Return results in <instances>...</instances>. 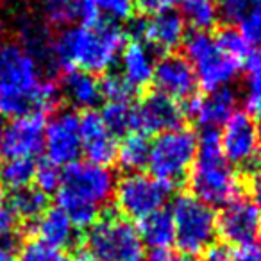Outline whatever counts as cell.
Wrapping results in <instances>:
<instances>
[{"label": "cell", "instance_id": "cell-45", "mask_svg": "<svg viewBox=\"0 0 261 261\" xmlns=\"http://www.w3.org/2000/svg\"><path fill=\"white\" fill-rule=\"evenodd\" d=\"M0 45H2V31H0Z\"/></svg>", "mask_w": 261, "mask_h": 261}, {"label": "cell", "instance_id": "cell-46", "mask_svg": "<svg viewBox=\"0 0 261 261\" xmlns=\"http://www.w3.org/2000/svg\"><path fill=\"white\" fill-rule=\"evenodd\" d=\"M0 197H2V185H0Z\"/></svg>", "mask_w": 261, "mask_h": 261}, {"label": "cell", "instance_id": "cell-32", "mask_svg": "<svg viewBox=\"0 0 261 261\" xmlns=\"http://www.w3.org/2000/svg\"><path fill=\"white\" fill-rule=\"evenodd\" d=\"M18 261H68L65 250L50 247L40 240H29L18 250Z\"/></svg>", "mask_w": 261, "mask_h": 261}, {"label": "cell", "instance_id": "cell-17", "mask_svg": "<svg viewBox=\"0 0 261 261\" xmlns=\"http://www.w3.org/2000/svg\"><path fill=\"white\" fill-rule=\"evenodd\" d=\"M138 34L147 47L172 54L186 40V22L174 9L149 15L138 25Z\"/></svg>", "mask_w": 261, "mask_h": 261}, {"label": "cell", "instance_id": "cell-1", "mask_svg": "<svg viewBox=\"0 0 261 261\" xmlns=\"http://www.w3.org/2000/svg\"><path fill=\"white\" fill-rule=\"evenodd\" d=\"M58 84L41 75L40 59L23 45H0V116L43 115L59 100Z\"/></svg>", "mask_w": 261, "mask_h": 261}, {"label": "cell", "instance_id": "cell-18", "mask_svg": "<svg viewBox=\"0 0 261 261\" xmlns=\"http://www.w3.org/2000/svg\"><path fill=\"white\" fill-rule=\"evenodd\" d=\"M238 97L231 88L206 91L186 102V115L204 130H215L222 127L236 113Z\"/></svg>", "mask_w": 261, "mask_h": 261}, {"label": "cell", "instance_id": "cell-35", "mask_svg": "<svg viewBox=\"0 0 261 261\" xmlns=\"http://www.w3.org/2000/svg\"><path fill=\"white\" fill-rule=\"evenodd\" d=\"M100 95L106 102H125L133 98L135 91L127 86L118 73H108L100 81Z\"/></svg>", "mask_w": 261, "mask_h": 261}, {"label": "cell", "instance_id": "cell-30", "mask_svg": "<svg viewBox=\"0 0 261 261\" xmlns=\"http://www.w3.org/2000/svg\"><path fill=\"white\" fill-rule=\"evenodd\" d=\"M100 116L116 136L135 130V106L130 104V100L106 102Z\"/></svg>", "mask_w": 261, "mask_h": 261}, {"label": "cell", "instance_id": "cell-20", "mask_svg": "<svg viewBox=\"0 0 261 261\" xmlns=\"http://www.w3.org/2000/svg\"><path fill=\"white\" fill-rule=\"evenodd\" d=\"M218 13L243 34L250 47L261 48V0H217Z\"/></svg>", "mask_w": 261, "mask_h": 261}, {"label": "cell", "instance_id": "cell-6", "mask_svg": "<svg viewBox=\"0 0 261 261\" xmlns=\"http://www.w3.org/2000/svg\"><path fill=\"white\" fill-rule=\"evenodd\" d=\"M197 143L199 138L195 133L185 129L182 125L158 135L150 143L149 161H147L150 175L167 182L172 188L181 185L185 179H188L192 165L195 161Z\"/></svg>", "mask_w": 261, "mask_h": 261}, {"label": "cell", "instance_id": "cell-11", "mask_svg": "<svg viewBox=\"0 0 261 261\" xmlns=\"http://www.w3.org/2000/svg\"><path fill=\"white\" fill-rule=\"evenodd\" d=\"M43 150L47 161L58 167H68L81 156L79 115L72 109L58 111L45 123Z\"/></svg>", "mask_w": 261, "mask_h": 261}, {"label": "cell", "instance_id": "cell-13", "mask_svg": "<svg viewBox=\"0 0 261 261\" xmlns=\"http://www.w3.org/2000/svg\"><path fill=\"white\" fill-rule=\"evenodd\" d=\"M45 140V120L43 115H23L13 118L6 123L4 138L0 154L4 158H18V160H34L43 152Z\"/></svg>", "mask_w": 261, "mask_h": 261}, {"label": "cell", "instance_id": "cell-23", "mask_svg": "<svg viewBox=\"0 0 261 261\" xmlns=\"http://www.w3.org/2000/svg\"><path fill=\"white\" fill-rule=\"evenodd\" d=\"M138 234L142 238L143 245L150 247L152 250L170 249L175 242L174 222L168 210H158L150 213L149 217L138 220Z\"/></svg>", "mask_w": 261, "mask_h": 261}, {"label": "cell", "instance_id": "cell-34", "mask_svg": "<svg viewBox=\"0 0 261 261\" xmlns=\"http://www.w3.org/2000/svg\"><path fill=\"white\" fill-rule=\"evenodd\" d=\"M61 167L50 163V161H41L34 168V188H38L40 192H43L45 195L48 193H56L61 182Z\"/></svg>", "mask_w": 261, "mask_h": 261}, {"label": "cell", "instance_id": "cell-38", "mask_svg": "<svg viewBox=\"0 0 261 261\" xmlns=\"http://www.w3.org/2000/svg\"><path fill=\"white\" fill-rule=\"evenodd\" d=\"M177 4H181V0H136V6L142 8L145 13H149V15L174 9V6Z\"/></svg>", "mask_w": 261, "mask_h": 261}, {"label": "cell", "instance_id": "cell-36", "mask_svg": "<svg viewBox=\"0 0 261 261\" xmlns=\"http://www.w3.org/2000/svg\"><path fill=\"white\" fill-rule=\"evenodd\" d=\"M18 224L20 220L11 206L0 202V240H13L18 231Z\"/></svg>", "mask_w": 261, "mask_h": 261}, {"label": "cell", "instance_id": "cell-10", "mask_svg": "<svg viewBox=\"0 0 261 261\" xmlns=\"http://www.w3.org/2000/svg\"><path fill=\"white\" fill-rule=\"evenodd\" d=\"M220 150L236 170H252L261 158L259 123L245 111H236L222 125L218 135Z\"/></svg>", "mask_w": 261, "mask_h": 261}, {"label": "cell", "instance_id": "cell-44", "mask_svg": "<svg viewBox=\"0 0 261 261\" xmlns=\"http://www.w3.org/2000/svg\"><path fill=\"white\" fill-rule=\"evenodd\" d=\"M4 130H6V122H4V118L0 116V147H2V138H4Z\"/></svg>", "mask_w": 261, "mask_h": 261}, {"label": "cell", "instance_id": "cell-42", "mask_svg": "<svg viewBox=\"0 0 261 261\" xmlns=\"http://www.w3.org/2000/svg\"><path fill=\"white\" fill-rule=\"evenodd\" d=\"M250 199H252L254 202L257 204V207H259V213H261V181H257L256 185H254L252 197H250Z\"/></svg>", "mask_w": 261, "mask_h": 261}, {"label": "cell", "instance_id": "cell-2", "mask_svg": "<svg viewBox=\"0 0 261 261\" xmlns=\"http://www.w3.org/2000/svg\"><path fill=\"white\" fill-rule=\"evenodd\" d=\"M125 43V33L118 23L95 20L68 25L50 38L45 58L63 72L81 70L97 75L116 65Z\"/></svg>", "mask_w": 261, "mask_h": 261}, {"label": "cell", "instance_id": "cell-31", "mask_svg": "<svg viewBox=\"0 0 261 261\" xmlns=\"http://www.w3.org/2000/svg\"><path fill=\"white\" fill-rule=\"evenodd\" d=\"M215 38H217L218 45L225 50V54H229L232 59H236V61L242 63V65H245L249 56L252 54V50H250L252 47L249 45V41H247L245 38H243V34L240 33L238 29H234V27L222 29L218 34H215Z\"/></svg>", "mask_w": 261, "mask_h": 261}, {"label": "cell", "instance_id": "cell-5", "mask_svg": "<svg viewBox=\"0 0 261 261\" xmlns=\"http://www.w3.org/2000/svg\"><path fill=\"white\" fill-rule=\"evenodd\" d=\"M175 245L185 256H199L211 249L218 236V224L215 207L193 197L182 193L172 204Z\"/></svg>", "mask_w": 261, "mask_h": 261}, {"label": "cell", "instance_id": "cell-39", "mask_svg": "<svg viewBox=\"0 0 261 261\" xmlns=\"http://www.w3.org/2000/svg\"><path fill=\"white\" fill-rule=\"evenodd\" d=\"M145 261H192V257L185 256L179 250L165 249V250H152L149 256H145Z\"/></svg>", "mask_w": 261, "mask_h": 261}, {"label": "cell", "instance_id": "cell-28", "mask_svg": "<svg viewBox=\"0 0 261 261\" xmlns=\"http://www.w3.org/2000/svg\"><path fill=\"white\" fill-rule=\"evenodd\" d=\"M34 168L36 163L33 160L4 158V161L0 163V185L11 192L27 188L34 181Z\"/></svg>", "mask_w": 261, "mask_h": 261}, {"label": "cell", "instance_id": "cell-26", "mask_svg": "<svg viewBox=\"0 0 261 261\" xmlns=\"http://www.w3.org/2000/svg\"><path fill=\"white\" fill-rule=\"evenodd\" d=\"M247 73L243 83V100L247 113L261 123V48L247 59Z\"/></svg>", "mask_w": 261, "mask_h": 261}, {"label": "cell", "instance_id": "cell-8", "mask_svg": "<svg viewBox=\"0 0 261 261\" xmlns=\"http://www.w3.org/2000/svg\"><path fill=\"white\" fill-rule=\"evenodd\" d=\"M88 252L100 261H145V245L138 229L122 215H104L90 227Z\"/></svg>", "mask_w": 261, "mask_h": 261}, {"label": "cell", "instance_id": "cell-14", "mask_svg": "<svg viewBox=\"0 0 261 261\" xmlns=\"http://www.w3.org/2000/svg\"><path fill=\"white\" fill-rule=\"evenodd\" d=\"M185 111L179 102L152 91L135 106V130L142 135H163L177 129L182 123Z\"/></svg>", "mask_w": 261, "mask_h": 261}, {"label": "cell", "instance_id": "cell-7", "mask_svg": "<svg viewBox=\"0 0 261 261\" xmlns=\"http://www.w3.org/2000/svg\"><path fill=\"white\" fill-rule=\"evenodd\" d=\"M185 58L195 73L197 84L206 91L227 88L242 70V63L225 54L211 33L195 31L185 40Z\"/></svg>", "mask_w": 261, "mask_h": 261}, {"label": "cell", "instance_id": "cell-4", "mask_svg": "<svg viewBox=\"0 0 261 261\" xmlns=\"http://www.w3.org/2000/svg\"><path fill=\"white\" fill-rule=\"evenodd\" d=\"M197 138V156L188 174L192 195L211 207H224L240 197L242 177L222 154L217 130H202Z\"/></svg>", "mask_w": 261, "mask_h": 261}, {"label": "cell", "instance_id": "cell-41", "mask_svg": "<svg viewBox=\"0 0 261 261\" xmlns=\"http://www.w3.org/2000/svg\"><path fill=\"white\" fill-rule=\"evenodd\" d=\"M0 261H18L13 240H0Z\"/></svg>", "mask_w": 261, "mask_h": 261}, {"label": "cell", "instance_id": "cell-47", "mask_svg": "<svg viewBox=\"0 0 261 261\" xmlns=\"http://www.w3.org/2000/svg\"><path fill=\"white\" fill-rule=\"evenodd\" d=\"M259 165H261V158H259Z\"/></svg>", "mask_w": 261, "mask_h": 261}, {"label": "cell", "instance_id": "cell-15", "mask_svg": "<svg viewBox=\"0 0 261 261\" xmlns=\"http://www.w3.org/2000/svg\"><path fill=\"white\" fill-rule=\"evenodd\" d=\"M152 83L156 91L175 102H188L197 93V79L185 56L165 54L156 61Z\"/></svg>", "mask_w": 261, "mask_h": 261}, {"label": "cell", "instance_id": "cell-37", "mask_svg": "<svg viewBox=\"0 0 261 261\" xmlns=\"http://www.w3.org/2000/svg\"><path fill=\"white\" fill-rule=\"evenodd\" d=\"M229 261H261V245L249 243L236 247L234 250H229Z\"/></svg>", "mask_w": 261, "mask_h": 261}, {"label": "cell", "instance_id": "cell-25", "mask_svg": "<svg viewBox=\"0 0 261 261\" xmlns=\"http://www.w3.org/2000/svg\"><path fill=\"white\" fill-rule=\"evenodd\" d=\"M149 150L150 142L147 140V136L133 130V133H127L118 143L115 160L127 174L142 172V168L147 167V161H149Z\"/></svg>", "mask_w": 261, "mask_h": 261}, {"label": "cell", "instance_id": "cell-29", "mask_svg": "<svg viewBox=\"0 0 261 261\" xmlns=\"http://www.w3.org/2000/svg\"><path fill=\"white\" fill-rule=\"evenodd\" d=\"M182 11L185 22L202 33H207L220 18L217 0H188L186 4H182Z\"/></svg>", "mask_w": 261, "mask_h": 261}, {"label": "cell", "instance_id": "cell-22", "mask_svg": "<svg viewBox=\"0 0 261 261\" xmlns=\"http://www.w3.org/2000/svg\"><path fill=\"white\" fill-rule=\"evenodd\" d=\"M61 93L70 100V104L79 109H91L100 102V81L97 75L81 70L65 72L61 84Z\"/></svg>", "mask_w": 261, "mask_h": 261}, {"label": "cell", "instance_id": "cell-40", "mask_svg": "<svg viewBox=\"0 0 261 261\" xmlns=\"http://www.w3.org/2000/svg\"><path fill=\"white\" fill-rule=\"evenodd\" d=\"M199 261H229V249L225 247H211L200 254Z\"/></svg>", "mask_w": 261, "mask_h": 261}, {"label": "cell", "instance_id": "cell-19", "mask_svg": "<svg viewBox=\"0 0 261 261\" xmlns=\"http://www.w3.org/2000/svg\"><path fill=\"white\" fill-rule=\"evenodd\" d=\"M120 72L118 75L127 83V86L135 91H142L152 83L156 59L150 47H147L143 41H129L123 47L122 54L118 58Z\"/></svg>", "mask_w": 261, "mask_h": 261}, {"label": "cell", "instance_id": "cell-3", "mask_svg": "<svg viewBox=\"0 0 261 261\" xmlns=\"http://www.w3.org/2000/svg\"><path fill=\"white\" fill-rule=\"evenodd\" d=\"M115 186V174L108 167L75 161L63 170L56 192V207H59L77 229L91 227L113 200Z\"/></svg>", "mask_w": 261, "mask_h": 261}, {"label": "cell", "instance_id": "cell-33", "mask_svg": "<svg viewBox=\"0 0 261 261\" xmlns=\"http://www.w3.org/2000/svg\"><path fill=\"white\" fill-rule=\"evenodd\" d=\"M98 16H106L108 22H125L136 11V0H93Z\"/></svg>", "mask_w": 261, "mask_h": 261}, {"label": "cell", "instance_id": "cell-24", "mask_svg": "<svg viewBox=\"0 0 261 261\" xmlns=\"http://www.w3.org/2000/svg\"><path fill=\"white\" fill-rule=\"evenodd\" d=\"M41 4L54 23H88L100 20L93 0H31Z\"/></svg>", "mask_w": 261, "mask_h": 261}, {"label": "cell", "instance_id": "cell-27", "mask_svg": "<svg viewBox=\"0 0 261 261\" xmlns=\"http://www.w3.org/2000/svg\"><path fill=\"white\" fill-rule=\"evenodd\" d=\"M9 206L15 211L18 220L36 222L47 211V195L34 186H27L18 192H13Z\"/></svg>", "mask_w": 261, "mask_h": 261}, {"label": "cell", "instance_id": "cell-16", "mask_svg": "<svg viewBox=\"0 0 261 261\" xmlns=\"http://www.w3.org/2000/svg\"><path fill=\"white\" fill-rule=\"evenodd\" d=\"M81 130V152L88 158L90 163L108 167L116 158L118 140L116 135L106 125L100 113L86 111L79 116Z\"/></svg>", "mask_w": 261, "mask_h": 261}, {"label": "cell", "instance_id": "cell-9", "mask_svg": "<svg viewBox=\"0 0 261 261\" xmlns=\"http://www.w3.org/2000/svg\"><path fill=\"white\" fill-rule=\"evenodd\" d=\"M172 186L143 172H129L116 181L113 200L127 220H142L158 210H163L172 195Z\"/></svg>", "mask_w": 261, "mask_h": 261}, {"label": "cell", "instance_id": "cell-12", "mask_svg": "<svg viewBox=\"0 0 261 261\" xmlns=\"http://www.w3.org/2000/svg\"><path fill=\"white\" fill-rule=\"evenodd\" d=\"M218 234L236 247L256 243L261 232V213L250 197H242L225 204L217 217Z\"/></svg>", "mask_w": 261, "mask_h": 261}, {"label": "cell", "instance_id": "cell-21", "mask_svg": "<svg viewBox=\"0 0 261 261\" xmlns=\"http://www.w3.org/2000/svg\"><path fill=\"white\" fill-rule=\"evenodd\" d=\"M34 224L36 240L59 250L70 249L77 242V227L59 207H47Z\"/></svg>", "mask_w": 261, "mask_h": 261}, {"label": "cell", "instance_id": "cell-43", "mask_svg": "<svg viewBox=\"0 0 261 261\" xmlns=\"http://www.w3.org/2000/svg\"><path fill=\"white\" fill-rule=\"evenodd\" d=\"M72 261H100V259H98V257H95L93 254H90L86 250V252H79Z\"/></svg>", "mask_w": 261, "mask_h": 261}]
</instances>
